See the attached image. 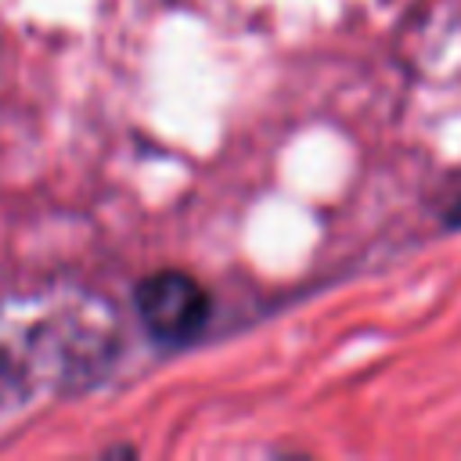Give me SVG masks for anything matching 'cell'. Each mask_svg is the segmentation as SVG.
<instances>
[{
  "instance_id": "1",
  "label": "cell",
  "mask_w": 461,
  "mask_h": 461,
  "mask_svg": "<svg viewBox=\"0 0 461 461\" xmlns=\"http://www.w3.org/2000/svg\"><path fill=\"white\" fill-rule=\"evenodd\" d=\"M137 313L155 342L187 346L209 321V292L184 270H155L137 285Z\"/></svg>"
},
{
  "instance_id": "2",
  "label": "cell",
  "mask_w": 461,
  "mask_h": 461,
  "mask_svg": "<svg viewBox=\"0 0 461 461\" xmlns=\"http://www.w3.org/2000/svg\"><path fill=\"white\" fill-rule=\"evenodd\" d=\"M443 223L450 227V230H461V191L450 198V205H447V216H443Z\"/></svg>"
}]
</instances>
